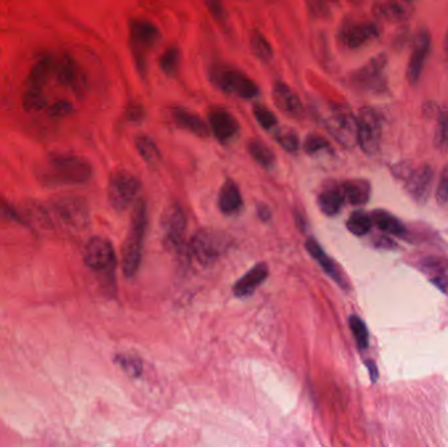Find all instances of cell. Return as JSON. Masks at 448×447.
Wrapping results in <instances>:
<instances>
[{
    "instance_id": "8992f818",
    "label": "cell",
    "mask_w": 448,
    "mask_h": 447,
    "mask_svg": "<svg viewBox=\"0 0 448 447\" xmlns=\"http://www.w3.org/2000/svg\"><path fill=\"white\" fill-rule=\"evenodd\" d=\"M357 117V145L366 155L374 156L380 151L383 138V115L373 106H363Z\"/></svg>"
},
{
    "instance_id": "60d3db41",
    "label": "cell",
    "mask_w": 448,
    "mask_h": 447,
    "mask_svg": "<svg viewBox=\"0 0 448 447\" xmlns=\"http://www.w3.org/2000/svg\"><path fill=\"white\" fill-rule=\"evenodd\" d=\"M206 7L209 9L210 15H212L220 24H226L227 23V11L223 4L222 0H204Z\"/></svg>"
},
{
    "instance_id": "d4e9b609",
    "label": "cell",
    "mask_w": 448,
    "mask_h": 447,
    "mask_svg": "<svg viewBox=\"0 0 448 447\" xmlns=\"http://www.w3.org/2000/svg\"><path fill=\"white\" fill-rule=\"evenodd\" d=\"M345 201L353 206L366 205L371 195V184L365 179H351L341 184Z\"/></svg>"
},
{
    "instance_id": "83f0119b",
    "label": "cell",
    "mask_w": 448,
    "mask_h": 447,
    "mask_svg": "<svg viewBox=\"0 0 448 447\" xmlns=\"http://www.w3.org/2000/svg\"><path fill=\"white\" fill-rule=\"evenodd\" d=\"M248 151L253 159L260 164L261 167L270 170L276 165V155L273 153V150L259 139L249 140Z\"/></svg>"
},
{
    "instance_id": "f907efd6",
    "label": "cell",
    "mask_w": 448,
    "mask_h": 447,
    "mask_svg": "<svg viewBox=\"0 0 448 447\" xmlns=\"http://www.w3.org/2000/svg\"><path fill=\"white\" fill-rule=\"evenodd\" d=\"M404 1H407V3H413V1H416V0H404Z\"/></svg>"
},
{
    "instance_id": "e575fe53",
    "label": "cell",
    "mask_w": 448,
    "mask_h": 447,
    "mask_svg": "<svg viewBox=\"0 0 448 447\" xmlns=\"http://www.w3.org/2000/svg\"><path fill=\"white\" fill-rule=\"evenodd\" d=\"M349 325H350L351 332L357 341L359 349H367L368 341H370V334L367 325L358 315H351L349 317Z\"/></svg>"
},
{
    "instance_id": "ffe728a7",
    "label": "cell",
    "mask_w": 448,
    "mask_h": 447,
    "mask_svg": "<svg viewBox=\"0 0 448 447\" xmlns=\"http://www.w3.org/2000/svg\"><path fill=\"white\" fill-rule=\"evenodd\" d=\"M269 276V268L266 264L260 262L254 265L248 273H245L234 286V294L237 298H246L251 297L261 284L265 282V279Z\"/></svg>"
},
{
    "instance_id": "4316f807",
    "label": "cell",
    "mask_w": 448,
    "mask_h": 447,
    "mask_svg": "<svg viewBox=\"0 0 448 447\" xmlns=\"http://www.w3.org/2000/svg\"><path fill=\"white\" fill-rule=\"evenodd\" d=\"M373 222L376 227L382 230L385 234L395 236H404L407 234V227L401 220L391 212L385 210H375L371 214Z\"/></svg>"
},
{
    "instance_id": "cb8c5ba5",
    "label": "cell",
    "mask_w": 448,
    "mask_h": 447,
    "mask_svg": "<svg viewBox=\"0 0 448 447\" xmlns=\"http://www.w3.org/2000/svg\"><path fill=\"white\" fill-rule=\"evenodd\" d=\"M376 19L388 23H402L407 19V9L397 0H376L373 6Z\"/></svg>"
},
{
    "instance_id": "c3c4849f",
    "label": "cell",
    "mask_w": 448,
    "mask_h": 447,
    "mask_svg": "<svg viewBox=\"0 0 448 447\" xmlns=\"http://www.w3.org/2000/svg\"><path fill=\"white\" fill-rule=\"evenodd\" d=\"M367 366H368V369H370V373L373 375V381L377 379V369H376L375 364L370 361V362H367Z\"/></svg>"
},
{
    "instance_id": "681fc988",
    "label": "cell",
    "mask_w": 448,
    "mask_h": 447,
    "mask_svg": "<svg viewBox=\"0 0 448 447\" xmlns=\"http://www.w3.org/2000/svg\"><path fill=\"white\" fill-rule=\"evenodd\" d=\"M443 50H444V56L448 59V29L444 36V41H443Z\"/></svg>"
},
{
    "instance_id": "603a6c76",
    "label": "cell",
    "mask_w": 448,
    "mask_h": 447,
    "mask_svg": "<svg viewBox=\"0 0 448 447\" xmlns=\"http://www.w3.org/2000/svg\"><path fill=\"white\" fill-rule=\"evenodd\" d=\"M218 205L220 212L226 215H234L241 210L243 207V197L240 189L232 180H227L220 187L218 195Z\"/></svg>"
},
{
    "instance_id": "7dc6e473",
    "label": "cell",
    "mask_w": 448,
    "mask_h": 447,
    "mask_svg": "<svg viewBox=\"0 0 448 447\" xmlns=\"http://www.w3.org/2000/svg\"><path fill=\"white\" fill-rule=\"evenodd\" d=\"M259 217L261 220H266L270 218L269 209L266 206H260L259 207Z\"/></svg>"
},
{
    "instance_id": "7402d4cb",
    "label": "cell",
    "mask_w": 448,
    "mask_h": 447,
    "mask_svg": "<svg viewBox=\"0 0 448 447\" xmlns=\"http://www.w3.org/2000/svg\"><path fill=\"white\" fill-rule=\"evenodd\" d=\"M172 118L179 128L197 137H207L210 134L209 123H206L198 114L187 108H174L172 111Z\"/></svg>"
},
{
    "instance_id": "277c9868",
    "label": "cell",
    "mask_w": 448,
    "mask_h": 447,
    "mask_svg": "<svg viewBox=\"0 0 448 447\" xmlns=\"http://www.w3.org/2000/svg\"><path fill=\"white\" fill-rule=\"evenodd\" d=\"M321 121L328 133L340 145L353 148L357 145V117L346 106L329 104L321 112Z\"/></svg>"
},
{
    "instance_id": "7bdbcfd3",
    "label": "cell",
    "mask_w": 448,
    "mask_h": 447,
    "mask_svg": "<svg viewBox=\"0 0 448 447\" xmlns=\"http://www.w3.org/2000/svg\"><path fill=\"white\" fill-rule=\"evenodd\" d=\"M0 217L25 223L24 217H21V214L17 212L15 207H11L7 203L3 202L1 198H0Z\"/></svg>"
},
{
    "instance_id": "ba28073f",
    "label": "cell",
    "mask_w": 448,
    "mask_h": 447,
    "mask_svg": "<svg viewBox=\"0 0 448 447\" xmlns=\"http://www.w3.org/2000/svg\"><path fill=\"white\" fill-rule=\"evenodd\" d=\"M229 247L231 239L229 236L217 230L206 228L198 231L193 237L190 244V252L201 265L207 267L219 260Z\"/></svg>"
},
{
    "instance_id": "f546056e",
    "label": "cell",
    "mask_w": 448,
    "mask_h": 447,
    "mask_svg": "<svg viewBox=\"0 0 448 447\" xmlns=\"http://www.w3.org/2000/svg\"><path fill=\"white\" fill-rule=\"evenodd\" d=\"M374 222L371 218V214H367L363 210H357L351 212L350 218L348 220V230L353 235L365 236L371 231Z\"/></svg>"
},
{
    "instance_id": "ab89813d",
    "label": "cell",
    "mask_w": 448,
    "mask_h": 447,
    "mask_svg": "<svg viewBox=\"0 0 448 447\" xmlns=\"http://www.w3.org/2000/svg\"><path fill=\"white\" fill-rule=\"evenodd\" d=\"M45 111L50 118H62V117H67L68 114L73 113V108L70 101L59 100V101H56L54 104L48 106Z\"/></svg>"
},
{
    "instance_id": "bcb514c9",
    "label": "cell",
    "mask_w": 448,
    "mask_h": 447,
    "mask_svg": "<svg viewBox=\"0 0 448 447\" xmlns=\"http://www.w3.org/2000/svg\"><path fill=\"white\" fill-rule=\"evenodd\" d=\"M129 118H130L131 121H137V120H140L142 118V106H131L129 108Z\"/></svg>"
},
{
    "instance_id": "8fae6325",
    "label": "cell",
    "mask_w": 448,
    "mask_h": 447,
    "mask_svg": "<svg viewBox=\"0 0 448 447\" xmlns=\"http://www.w3.org/2000/svg\"><path fill=\"white\" fill-rule=\"evenodd\" d=\"M53 78L61 87L71 91L78 98H82L87 90V76L80 65L70 54H62L54 59Z\"/></svg>"
},
{
    "instance_id": "3957f363",
    "label": "cell",
    "mask_w": 448,
    "mask_h": 447,
    "mask_svg": "<svg viewBox=\"0 0 448 447\" xmlns=\"http://www.w3.org/2000/svg\"><path fill=\"white\" fill-rule=\"evenodd\" d=\"M147 206L145 201H138L131 218L130 231L123 244V272L127 278L135 276L138 273L142 253H143V242L146 235L147 228Z\"/></svg>"
},
{
    "instance_id": "44dd1931",
    "label": "cell",
    "mask_w": 448,
    "mask_h": 447,
    "mask_svg": "<svg viewBox=\"0 0 448 447\" xmlns=\"http://www.w3.org/2000/svg\"><path fill=\"white\" fill-rule=\"evenodd\" d=\"M306 248H307V252L310 253L311 256L315 259V261L323 268V270L325 272L328 276L330 277L333 281H335L343 289H348L346 278L343 276L341 270L335 265V262L326 255L325 251L323 250V247L313 237H310L306 242Z\"/></svg>"
},
{
    "instance_id": "52a82bcc",
    "label": "cell",
    "mask_w": 448,
    "mask_h": 447,
    "mask_svg": "<svg viewBox=\"0 0 448 447\" xmlns=\"http://www.w3.org/2000/svg\"><path fill=\"white\" fill-rule=\"evenodd\" d=\"M210 79L217 88L235 98L251 100L260 93L257 84L249 76H246V73H241L234 67H212Z\"/></svg>"
},
{
    "instance_id": "30bf717a",
    "label": "cell",
    "mask_w": 448,
    "mask_h": 447,
    "mask_svg": "<svg viewBox=\"0 0 448 447\" xmlns=\"http://www.w3.org/2000/svg\"><path fill=\"white\" fill-rule=\"evenodd\" d=\"M49 225L59 222L71 228L85 227L90 222V212L84 201L79 198H63L46 207Z\"/></svg>"
},
{
    "instance_id": "b9f144b4",
    "label": "cell",
    "mask_w": 448,
    "mask_h": 447,
    "mask_svg": "<svg viewBox=\"0 0 448 447\" xmlns=\"http://www.w3.org/2000/svg\"><path fill=\"white\" fill-rule=\"evenodd\" d=\"M435 197L439 205H446L448 202V165L444 167V170L440 173Z\"/></svg>"
},
{
    "instance_id": "7c38bea8",
    "label": "cell",
    "mask_w": 448,
    "mask_h": 447,
    "mask_svg": "<svg viewBox=\"0 0 448 447\" xmlns=\"http://www.w3.org/2000/svg\"><path fill=\"white\" fill-rule=\"evenodd\" d=\"M140 192V181L129 172L118 171L110 178L108 198L117 212L126 210Z\"/></svg>"
},
{
    "instance_id": "f6af8a7d",
    "label": "cell",
    "mask_w": 448,
    "mask_h": 447,
    "mask_svg": "<svg viewBox=\"0 0 448 447\" xmlns=\"http://www.w3.org/2000/svg\"><path fill=\"white\" fill-rule=\"evenodd\" d=\"M432 284H435L438 289H439L440 292H443V293H446L448 289V279L446 276H437L432 277Z\"/></svg>"
},
{
    "instance_id": "5bb4252c",
    "label": "cell",
    "mask_w": 448,
    "mask_h": 447,
    "mask_svg": "<svg viewBox=\"0 0 448 447\" xmlns=\"http://www.w3.org/2000/svg\"><path fill=\"white\" fill-rule=\"evenodd\" d=\"M83 260L95 272H106L115 267V255L113 245L105 237L93 236L83 250Z\"/></svg>"
},
{
    "instance_id": "7a4b0ae2",
    "label": "cell",
    "mask_w": 448,
    "mask_h": 447,
    "mask_svg": "<svg viewBox=\"0 0 448 447\" xmlns=\"http://www.w3.org/2000/svg\"><path fill=\"white\" fill-rule=\"evenodd\" d=\"M54 58L48 54L38 58V61L32 66L28 79L25 83L23 93V108L28 113H37L48 108L46 86L53 78Z\"/></svg>"
},
{
    "instance_id": "1f68e13d",
    "label": "cell",
    "mask_w": 448,
    "mask_h": 447,
    "mask_svg": "<svg viewBox=\"0 0 448 447\" xmlns=\"http://www.w3.org/2000/svg\"><path fill=\"white\" fill-rule=\"evenodd\" d=\"M434 142L440 151L448 150V108H442L438 112Z\"/></svg>"
},
{
    "instance_id": "ee69618b",
    "label": "cell",
    "mask_w": 448,
    "mask_h": 447,
    "mask_svg": "<svg viewBox=\"0 0 448 447\" xmlns=\"http://www.w3.org/2000/svg\"><path fill=\"white\" fill-rule=\"evenodd\" d=\"M310 11L312 15L321 17L328 14L325 0H310Z\"/></svg>"
},
{
    "instance_id": "9c48e42d",
    "label": "cell",
    "mask_w": 448,
    "mask_h": 447,
    "mask_svg": "<svg viewBox=\"0 0 448 447\" xmlns=\"http://www.w3.org/2000/svg\"><path fill=\"white\" fill-rule=\"evenodd\" d=\"M130 46L134 57L137 59V65L142 73H145L146 68V53L148 50L154 49L162 38V33L154 23L137 19L131 20L130 25Z\"/></svg>"
},
{
    "instance_id": "4dcf8cb0",
    "label": "cell",
    "mask_w": 448,
    "mask_h": 447,
    "mask_svg": "<svg viewBox=\"0 0 448 447\" xmlns=\"http://www.w3.org/2000/svg\"><path fill=\"white\" fill-rule=\"evenodd\" d=\"M135 147L142 159L148 164H156L162 158L155 142L147 135H138L135 138Z\"/></svg>"
},
{
    "instance_id": "9a60e30c",
    "label": "cell",
    "mask_w": 448,
    "mask_h": 447,
    "mask_svg": "<svg viewBox=\"0 0 448 447\" xmlns=\"http://www.w3.org/2000/svg\"><path fill=\"white\" fill-rule=\"evenodd\" d=\"M162 230L165 242L173 248L179 250L184 243V236L187 230L185 212L179 205H171L165 209L162 218Z\"/></svg>"
},
{
    "instance_id": "6da1fadb",
    "label": "cell",
    "mask_w": 448,
    "mask_h": 447,
    "mask_svg": "<svg viewBox=\"0 0 448 447\" xmlns=\"http://www.w3.org/2000/svg\"><path fill=\"white\" fill-rule=\"evenodd\" d=\"M38 175L46 185H76L92 178V167L79 156L54 154L42 164Z\"/></svg>"
},
{
    "instance_id": "e0dca14e",
    "label": "cell",
    "mask_w": 448,
    "mask_h": 447,
    "mask_svg": "<svg viewBox=\"0 0 448 447\" xmlns=\"http://www.w3.org/2000/svg\"><path fill=\"white\" fill-rule=\"evenodd\" d=\"M209 128L214 137L222 143L235 138L239 133V122L229 111L215 108L209 113Z\"/></svg>"
},
{
    "instance_id": "d590c367",
    "label": "cell",
    "mask_w": 448,
    "mask_h": 447,
    "mask_svg": "<svg viewBox=\"0 0 448 447\" xmlns=\"http://www.w3.org/2000/svg\"><path fill=\"white\" fill-rule=\"evenodd\" d=\"M253 115H254V120L259 122V125L265 130H270L278 125L276 114L266 106H260V104L253 106Z\"/></svg>"
},
{
    "instance_id": "8d00e7d4",
    "label": "cell",
    "mask_w": 448,
    "mask_h": 447,
    "mask_svg": "<svg viewBox=\"0 0 448 447\" xmlns=\"http://www.w3.org/2000/svg\"><path fill=\"white\" fill-rule=\"evenodd\" d=\"M274 138L277 140L278 145L288 153H295L299 148V138L293 130L281 129L274 134Z\"/></svg>"
},
{
    "instance_id": "484cf974",
    "label": "cell",
    "mask_w": 448,
    "mask_h": 447,
    "mask_svg": "<svg viewBox=\"0 0 448 447\" xmlns=\"http://www.w3.org/2000/svg\"><path fill=\"white\" fill-rule=\"evenodd\" d=\"M318 207L328 217H334L341 212L343 203H345V195H343L341 185L340 187H328L323 190L318 195Z\"/></svg>"
},
{
    "instance_id": "74e56055",
    "label": "cell",
    "mask_w": 448,
    "mask_h": 447,
    "mask_svg": "<svg viewBox=\"0 0 448 447\" xmlns=\"http://www.w3.org/2000/svg\"><path fill=\"white\" fill-rule=\"evenodd\" d=\"M328 150H330L329 140L318 134H310L304 140V151L307 154H318L321 151H328Z\"/></svg>"
},
{
    "instance_id": "d6a6232c",
    "label": "cell",
    "mask_w": 448,
    "mask_h": 447,
    "mask_svg": "<svg viewBox=\"0 0 448 447\" xmlns=\"http://www.w3.org/2000/svg\"><path fill=\"white\" fill-rule=\"evenodd\" d=\"M179 59H181V53H179V48L177 46H170L168 49L164 51L162 57L159 59L160 70L167 76L176 75L177 70H179Z\"/></svg>"
},
{
    "instance_id": "f35d334b",
    "label": "cell",
    "mask_w": 448,
    "mask_h": 447,
    "mask_svg": "<svg viewBox=\"0 0 448 447\" xmlns=\"http://www.w3.org/2000/svg\"><path fill=\"white\" fill-rule=\"evenodd\" d=\"M115 362L121 366V369L125 373H127L131 376H138L142 373V362L134 356L118 354L115 358Z\"/></svg>"
},
{
    "instance_id": "ac0fdd59",
    "label": "cell",
    "mask_w": 448,
    "mask_h": 447,
    "mask_svg": "<svg viewBox=\"0 0 448 447\" xmlns=\"http://www.w3.org/2000/svg\"><path fill=\"white\" fill-rule=\"evenodd\" d=\"M271 98L279 111L291 115L293 118H299L304 113L302 100L298 96V93L283 81L274 83Z\"/></svg>"
},
{
    "instance_id": "5b68a950",
    "label": "cell",
    "mask_w": 448,
    "mask_h": 447,
    "mask_svg": "<svg viewBox=\"0 0 448 447\" xmlns=\"http://www.w3.org/2000/svg\"><path fill=\"white\" fill-rule=\"evenodd\" d=\"M388 58L385 53H379L370 58L350 75L351 86L366 93L380 95L388 90Z\"/></svg>"
},
{
    "instance_id": "f1b7e54d",
    "label": "cell",
    "mask_w": 448,
    "mask_h": 447,
    "mask_svg": "<svg viewBox=\"0 0 448 447\" xmlns=\"http://www.w3.org/2000/svg\"><path fill=\"white\" fill-rule=\"evenodd\" d=\"M249 48L252 51L253 56L257 58L261 62L268 63L273 59V48L270 45L269 41L266 40V37L259 32V31H253L249 37Z\"/></svg>"
},
{
    "instance_id": "2e32d148",
    "label": "cell",
    "mask_w": 448,
    "mask_h": 447,
    "mask_svg": "<svg viewBox=\"0 0 448 447\" xmlns=\"http://www.w3.org/2000/svg\"><path fill=\"white\" fill-rule=\"evenodd\" d=\"M379 34L380 31L375 23L363 21L346 26L341 33V41L348 49L358 50L375 41Z\"/></svg>"
},
{
    "instance_id": "4fadbf2b",
    "label": "cell",
    "mask_w": 448,
    "mask_h": 447,
    "mask_svg": "<svg viewBox=\"0 0 448 447\" xmlns=\"http://www.w3.org/2000/svg\"><path fill=\"white\" fill-rule=\"evenodd\" d=\"M432 50V33L429 29L422 28L417 32L410 57L407 61V81L410 86H417L424 73V65Z\"/></svg>"
},
{
    "instance_id": "836d02e7",
    "label": "cell",
    "mask_w": 448,
    "mask_h": 447,
    "mask_svg": "<svg viewBox=\"0 0 448 447\" xmlns=\"http://www.w3.org/2000/svg\"><path fill=\"white\" fill-rule=\"evenodd\" d=\"M420 269L427 276H446L448 273V259L430 256L420 262Z\"/></svg>"
},
{
    "instance_id": "d6986e66",
    "label": "cell",
    "mask_w": 448,
    "mask_h": 447,
    "mask_svg": "<svg viewBox=\"0 0 448 447\" xmlns=\"http://www.w3.org/2000/svg\"><path fill=\"white\" fill-rule=\"evenodd\" d=\"M434 170L430 164H422L415 171L410 172L407 178V195H410L416 202L422 203L427 200L430 193Z\"/></svg>"
}]
</instances>
